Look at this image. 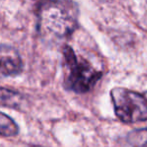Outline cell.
Instances as JSON below:
<instances>
[{
  "mask_svg": "<svg viewBox=\"0 0 147 147\" xmlns=\"http://www.w3.org/2000/svg\"><path fill=\"white\" fill-rule=\"evenodd\" d=\"M127 142L131 147H147V127L130 131L127 135Z\"/></svg>",
  "mask_w": 147,
  "mask_h": 147,
  "instance_id": "cell-7",
  "label": "cell"
},
{
  "mask_svg": "<svg viewBox=\"0 0 147 147\" xmlns=\"http://www.w3.org/2000/svg\"><path fill=\"white\" fill-rule=\"evenodd\" d=\"M102 1H111V0H102Z\"/></svg>",
  "mask_w": 147,
  "mask_h": 147,
  "instance_id": "cell-8",
  "label": "cell"
},
{
  "mask_svg": "<svg viewBox=\"0 0 147 147\" xmlns=\"http://www.w3.org/2000/svg\"><path fill=\"white\" fill-rule=\"evenodd\" d=\"M23 63L15 48L0 45V76H16L22 71Z\"/></svg>",
  "mask_w": 147,
  "mask_h": 147,
  "instance_id": "cell-4",
  "label": "cell"
},
{
  "mask_svg": "<svg viewBox=\"0 0 147 147\" xmlns=\"http://www.w3.org/2000/svg\"><path fill=\"white\" fill-rule=\"evenodd\" d=\"M0 102L4 106L13 109H22L25 106V98L19 92L0 87Z\"/></svg>",
  "mask_w": 147,
  "mask_h": 147,
  "instance_id": "cell-5",
  "label": "cell"
},
{
  "mask_svg": "<svg viewBox=\"0 0 147 147\" xmlns=\"http://www.w3.org/2000/svg\"><path fill=\"white\" fill-rule=\"evenodd\" d=\"M64 59L69 69V74L65 79L64 86L68 90L76 93H86L102 76L100 71H96L86 61H79L70 47L64 48Z\"/></svg>",
  "mask_w": 147,
  "mask_h": 147,
  "instance_id": "cell-3",
  "label": "cell"
},
{
  "mask_svg": "<svg viewBox=\"0 0 147 147\" xmlns=\"http://www.w3.org/2000/svg\"><path fill=\"white\" fill-rule=\"evenodd\" d=\"M39 27L44 33L65 37L77 26V11L72 3L63 0H47L38 9Z\"/></svg>",
  "mask_w": 147,
  "mask_h": 147,
  "instance_id": "cell-1",
  "label": "cell"
},
{
  "mask_svg": "<svg viewBox=\"0 0 147 147\" xmlns=\"http://www.w3.org/2000/svg\"><path fill=\"white\" fill-rule=\"evenodd\" d=\"M114 112L124 123H136L147 120V95L129 89L115 87L111 90Z\"/></svg>",
  "mask_w": 147,
  "mask_h": 147,
  "instance_id": "cell-2",
  "label": "cell"
},
{
  "mask_svg": "<svg viewBox=\"0 0 147 147\" xmlns=\"http://www.w3.org/2000/svg\"><path fill=\"white\" fill-rule=\"evenodd\" d=\"M19 128L12 118H10L5 113L0 111V135L6 136H15L18 134Z\"/></svg>",
  "mask_w": 147,
  "mask_h": 147,
  "instance_id": "cell-6",
  "label": "cell"
}]
</instances>
